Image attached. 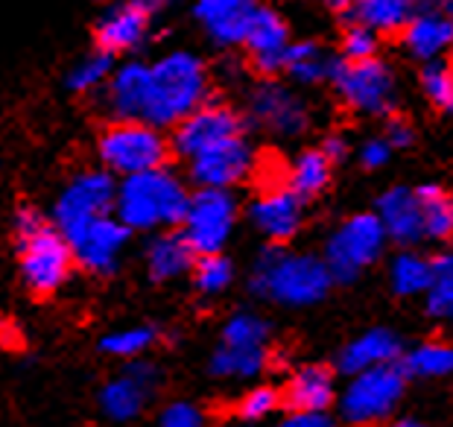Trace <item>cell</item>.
Segmentation results:
<instances>
[{"label": "cell", "instance_id": "cell-1", "mask_svg": "<svg viewBox=\"0 0 453 427\" xmlns=\"http://www.w3.org/2000/svg\"><path fill=\"white\" fill-rule=\"evenodd\" d=\"M12 231L18 244L21 281L27 290L38 299L59 293L76 267V252L71 240L53 226V220H47L33 206L15 211Z\"/></svg>", "mask_w": 453, "mask_h": 427}, {"label": "cell", "instance_id": "cell-2", "mask_svg": "<svg viewBox=\"0 0 453 427\" xmlns=\"http://www.w3.org/2000/svg\"><path fill=\"white\" fill-rule=\"evenodd\" d=\"M202 103H208V71L194 53L176 50L150 65V103L143 118L147 123L158 129L179 126Z\"/></svg>", "mask_w": 453, "mask_h": 427}, {"label": "cell", "instance_id": "cell-3", "mask_svg": "<svg viewBox=\"0 0 453 427\" xmlns=\"http://www.w3.org/2000/svg\"><path fill=\"white\" fill-rule=\"evenodd\" d=\"M190 197L176 173L167 167L129 176L118 184V202H114V217L129 231L132 229H170L185 222Z\"/></svg>", "mask_w": 453, "mask_h": 427}, {"label": "cell", "instance_id": "cell-4", "mask_svg": "<svg viewBox=\"0 0 453 427\" xmlns=\"http://www.w3.org/2000/svg\"><path fill=\"white\" fill-rule=\"evenodd\" d=\"M331 284L334 278L325 260L313 255H290V252L278 246L266 249L260 255L252 276V290L257 296L290 307L319 302Z\"/></svg>", "mask_w": 453, "mask_h": 427}, {"label": "cell", "instance_id": "cell-5", "mask_svg": "<svg viewBox=\"0 0 453 427\" xmlns=\"http://www.w3.org/2000/svg\"><path fill=\"white\" fill-rule=\"evenodd\" d=\"M170 150L173 144L164 138L158 126L147 120H111L97 138L103 170L123 179L161 170Z\"/></svg>", "mask_w": 453, "mask_h": 427}, {"label": "cell", "instance_id": "cell-6", "mask_svg": "<svg viewBox=\"0 0 453 427\" xmlns=\"http://www.w3.org/2000/svg\"><path fill=\"white\" fill-rule=\"evenodd\" d=\"M118 202V184L109 170H82L62 188L53 206V226L67 240L80 237L85 229L103 217H111Z\"/></svg>", "mask_w": 453, "mask_h": 427}, {"label": "cell", "instance_id": "cell-7", "mask_svg": "<svg viewBox=\"0 0 453 427\" xmlns=\"http://www.w3.org/2000/svg\"><path fill=\"white\" fill-rule=\"evenodd\" d=\"M403 386H407V372L401 363L365 369L351 377L349 390L340 398L342 419L357 427H372L374 422L387 419L403 398Z\"/></svg>", "mask_w": 453, "mask_h": 427}, {"label": "cell", "instance_id": "cell-8", "mask_svg": "<svg viewBox=\"0 0 453 427\" xmlns=\"http://www.w3.org/2000/svg\"><path fill=\"white\" fill-rule=\"evenodd\" d=\"M383 244H387V229H383L378 214H357L327 244L325 264L331 269V278L334 281L357 278V273L365 264L378 260Z\"/></svg>", "mask_w": 453, "mask_h": 427}, {"label": "cell", "instance_id": "cell-9", "mask_svg": "<svg viewBox=\"0 0 453 427\" xmlns=\"http://www.w3.org/2000/svg\"><path fill=\"white\" fill-rule=\"evenodd\" d=\"M234 197L228 190H205L190 197V206L181 222V235L194 246L196 255H217L234 229Z\"/></svg>", "mask_w": 453, "mask_h": 427}, {"label": "cell", "instance_id": "cell-10", "mask_svg": "<svg viewBox=\"0 0 453 427\" xmlns=\"http://www.w3.org/2000/svg\"><path fill=\"white\" fill-rule=\"evenodd\" d=\"M331 82L349 109L369 112V114L389 112L392 97H395V80L383 62H378V59L345 62L342 59L334 65Z\"/></svg>", "mask_w": 453, "mask_h": 427}, {"label": "cell", "instance_id": "cell-11", "mask_svg": "<svg viewBox=\"0 0 453 427\" xmlns=\"http://www.w3.org/2000/svg\"><path fill=\"white\" fill-rule=\"evenodd\" d=\"M240 129H243V123H240L234 109H228L226 103L208 100V103H202L194 114H188L179 126H173L170 144H173V150L190 161V159H196L199 152L217 147V144L240 138Z\"/></svg>", "mask_w": 453, "mask_h": 427}, {"label": "cell", "instance_id": "cell-12", "mask_svg": "<svg viewBox=\"0 0 453 427\" xmlns=\"http://www.w3.org/2000/svg\"><path fill=\"white\" fill-rule=\"evenodd\" d=\"M161 9V0H120L111 4L97 27H94V38H97V50L118 56L134 50L150 33V21Z\"/></svg>", "mask_w": 453, "mask_h": 427}, {"label": "cell", "instance_id": "cell-13", "mask_svg": "<svg viewBox=\"0 0 453 427\" xmlns=\"http://www.w3.org/2000/svg\"><path fill=\"white\" fill-rule=\"evenodd\" d=\"M255 170V155L243 138L217 144L190 159V179L205 190H228Z\"/></svg>", "mask_w": 453, "mask_h": 427}, {"label": "cell", "instance_id": "cell-14", "mask_svg": "<svg viewBox=\"0 0 453 427\" xmlns=\"http://www.w3.org/2000/svg\"><path fill=\"white\" fill-rule=\"evenodd\" d=\"M71 244L76 252V264L88 273L109 276L118 269L123 249L129 244V229L118 217H103L91 229H85L80 237H73Z\"/></svg>", "mask_w": 453, "mask_h": 427}, {"label": "cell", "instance_id": "cell-15", "mask_svg": "<svg viewBox=\"0 0 453 427\" xmlns=\"http://www.w3.org/2000/svg\"><path fill=\"white\" fill-rule=\"evenodd\" d=\"M246 50L252 56V67L260 76H275L287 65V50H290V30L273 9L257 6V12L249 24Z\"/></svg>", "mask_w": 453, "mask_h": 427}, {"label": "cell", "instance_id": "cell-16", "mask_svg": "<svg viewBox=\"0 0 453 427\" xmlns=\"http://www.w3.org/2000/svg\"><path fill=\"white\" fill-rule=\"evenodd\" d=\"M150 103V65L127 62L114 67L111 80L105 82V105L111 120H143Z\"/></svg>", "mask_w": 453, "mask_h": 427}, {"label": "cell", "instance_id": "cell-17", "mask_svg": "<svg viewBox=\"0 0 453 427\" xmlns=\"http://www.w3.org/2000/svg\"><path fill=\"white\" fill-rule=\"evenodd\" d=\"M252 112L257 123L278 135H298L307 126V109L293 91L278 82H260L252 91Z\"/></svg>", "mask_w": 453, "mask_h": 427}, {"label": "cell", "instance_id": "cell-18", "mask_svg": "<svg viewBox=\"0 0 453 427\" xmlns=\"http://www.w3.org/2000/svg\"><path fill=\"white\" fill-rule=\"evenodd\" d=\"M255 12V0H196L199 24L217 44H243Z\"/></svg>", "mask_w": 453, "mask_h": 427}, {"label": "cell", "instance_id": "cell-19", "mask_svg": "<svg viewBox=\"0 0 453 427\" xmlns=\"http://www.w3.org/2000/svg\"><path fill=\"white\" fill-rule=\"evenodd\" d=\"M249 214H252L255 226L275 244H284L302 229V199L290 188L260 193Z\"/></svg>", "mask_w": 453, "mask_h": 427}, {"label": "cell", "instance_id": "cell-20", "mask_svg": "<svg viewBox=\"0 0 453 427\" xmlns=\"http://www.w3.org/2000/svg\"><path fill=\"white\" fill-rule=\"evenodd\" d=\"M336 398L334 372L325 366H304L290 375L281 401L290 413H325Z\"/></svg>", "mask_w": 453, "mask_h": 427}, {"label": "cell", "instance_id": "cell-21", "mask_svg": "<svg viewBox=\"0 0 453 427\" xmlns=\"http://www.w3.org/2000/svg\"><path fill=\"white\" fill-rule=\"evenodd\" d=\"M378 217L387 229V237L398 240V244H416L424 237V217L416 190L410 188H395L383 193L378 202Z\"/></svg>", "mask_w": 453, "mask_h": 427}, {"label": "cell", "instance_id": "cell-22", "mask_svg": "<svg viewBox=\"0 0 453 427\" xmlns=\"http://www.w3.org/2000/svg\"><path fill=\"white\" fill-rule=\"evenodd\" d=\"M196 252L188 244V237L181 231H161L158 237L150 240L147 246V269L152 281H170L179 278L181 273L194 269Z\"/></svg>", "mask_w": 453, "mask_h": 427}, {"label": "cell", "instance_id": "cell-23", "mask_svg": "<svg viewBox=\"0 0 453 427\" xmlns=\"http://www.w3.org/2000/svg\"><path fill=\"white\" fill-rule=\"evenodd\" d=\"M398 357H401V339L392 331H387V328H374V331H365L360 339H354L340 354V369L349 375H360L365 369L398 363Z\"/></svg>", "mask_w": 453, "mask_h": 427}, {"label": "cell", "instance_id": "cell-24", "mask_svg": "<svg viewBox=\"0 0 453 427\" xmlns=\"http://www.w3.org/2000/svg\"><path fill=\"white\" fill-rule=\"evenodd\" d=\"M150 392L152 390H147L141 381H134L129 372H123L100 390V410L111 422H132L134 415H141Z\"/></svg>", "mask_w": 453, "mask_h": 427}, {"label": "cell", "instance_id": "cell-25", "mask_svg": "<svg viewBox=\"0 0 453 427\" xmlns=\"http://www.w3.org/2000/svg\"><path fill=\"white\" fill-rule=\"evenodd\" d=\"M403 42L410 53L433 59L453 44V21L448 15H418L403 27Z\"/></svg>", "mask_w": 453, "mask_h": 427}, {"label": "cell", "instance_id": "cell-26", "mask_svg": "<svg viewBox=\"0 0 453 427\" xmlns=\"http://www.w3.org/2000/svg\"><path fill=\"white\" fill-rule=\"evenodd\" d=\"M351 21L374 33H403L410 18V0H357Z\"/></svg>", "mask_w": 453, "mask_h": 427}, {"label": "cell", "instance_id": "cell-27", "mask_svg": "<svg viewBox=\"0 0 453 427\" xmlns=\"http://www.w3.org/2000/svg\"><path fill=\"white\" fill-rule=\"evenodd\" d=\"M327 182H331V159L322 150H307L290 167V190L302 202L322 193Z\"/></svg>", "mask_w": 453, "mask_h": 427}, {"label": "cell", "instance_id": "cell-28", "mask_svg": "<svg viewBox=\"0 0 453 427\" xmlns=\"http://www.w3.org/2000/svg\"><path fill=\"white\" fill-rule=\"evenodd\" d=\"M421 217H424V235L445 240L453 235V197L436 184H424L416 190Z\"/></svg>", "mask_w": 453, "mask_h": 427}, {"label": "cell", "instance_id": "cell-29", "mask_svg": "<svg viewBox=\"0 0 453 427\" xmlns=\"http://www.w3.org/2000/svg\"><path fill=\"white\" fill-rule=\"evenodd\" d=\"M334 59L327 56L319 44L313 42H302V44H290V50H287V65L284 71H290L298 82H322V80H331L334 74Z\"/></svg>", "mask_w": 453, "mask_h": 427}, {"label": "cell", "instance_id": "cell-30", "mask_svg": "<svg viewBox=\"0 0 453 427\" xmlns=\"http://www.w3.org/2000/svg\"><path fill=\"white\" fill-rule=\"evenodd\" d=\"M392 287L398 296H418L430 293L433 287V260L403 252L392 260Z\"/></svg>", "mask_w": 453, "mask_h": 427}, {"label": "cell", "instance_id": "cell-31", "mask_svg": "<svg viewBox=\"0 0 453 427\" xmlns=\"http://www.w3.org/2000/svg\"><path fill=\"white\" fill-rule=\"evenodd\" d=\"M403 372L416 377H445L453 372V343L445 339H430L407 354Z\"/></svg>", "mask_w": 453, "mask_h": 427}, {"label": "cell", "instance_id": "cell-32", "mask_svg": "<svg viewBox=\"0 0 453 427\" xmlns=\"http://www.w3.org/2000/svg\"><path fill=\"white\" fill-rule=\"evenodd\" d=\"M219 345L231 348H249V352H266L269 345V325L255 314H237L231 316L223 328Z\"/></svg>", "mask_w": 453, "mask_h": 427}, {"label": "cell", "instance_id": "cell-33", "mask_svg": "<svg viewBox=\"0 0 453 427\" xmlns=\"http://www.w3.org/2000/svg\"><path fill=\"white\" fill-rule=\"evenodd\" d=\"M266 363V352H249V348L217 345L211 357V372L217 377H252Z\"/></svg>", "mask_w": 453, "mask_h": 427}, {"label": "cell", "instance_id": "cell-34", "mask_svg": "<svg viewBox=\"0 0 453 427\" xmlns=\"http://www.w3.org/2000/svg\"><path fill=\"white\" fill-rule=\"evenodd\" d=\"M111 74H114V56L97 50L71 67V74H67V89L76 94L94 91V89H100V85L105 89V82L111 80Z\"/></svg>", "mask_w": 453, "mask_h": 427}, {"label": "cell", "instance_id": "cell-35", "mask_svg": "<svg viewBox=\"0 0 453 427\" xmlns=\"http://www.w3.org/2000/svg\"><path fill=\"white\" fill-rule=\"evenodd\" d=\"M158 334L156 328L150 325H132V328H120L114 334H105L100 339V348L111 357H123V361H138V357L147 352V348L156 343Z\"/></svg>", "mask_w": 453, "mask_h": 427}, {"label": "cell", "instance_id": "cell-36", "mask_svg": "<svg viewBox=\"0 0 453 427\" xmlns=\"http://www.w3.org/2000/svg\"><path fill=\"white\" fill-rule=\"evenodd\" d=\"M190 273H194V284L202 296H219L234 278V267L217 252V255H199Z\"/></svg>", "mask_w": 453, "mask_h": 427}, {"label": "cell", "instance_id": "cell-37", "mask_svg": "<svg viewBox=\"0 0 453 427\" xmlns=\"http://www.w3.org/2000/svg\"><path fill=\"white\" fill-rule=\"evenodd\" d=\"M427 310L433 316L453 319V255L433 260V287L427 293Z\"/></svg>", "mask_w": 453, "mask_h": 427}, {"label": "cell", "instance_id": "cell-38", "mask_svg": "<svg viewBox=\"0 0 453 427\" xmlns=\"http://www.w3.org/2000/svg\"><path fill=\"white\" fill-rule=\"evenodd\" d=\"M424 94L430 97V103L441 112H453V62H433L424 67Z\"/></svg>", "mask_w": 453, "mask_h": 427}, {"label": "cell", "instance_id": "cell-39", "mask_svg": "<svg viewBox=\"0 0 453 427\" xmlns=\"http://www.w3.org/2000/svg\"><path fill=\"white\" fill-rule=\"evenodd\" d=\"M342 53L345 62H372L374 53H378V35L369 27L351 21L342 35Z\"/></svg>", "mask_w": 453, "mask_h": 427}, {"label": "cell", "instance_id": "cell-40", "mask_svg": "<svg viewBox=\"0 0 453 427\" xmlns=\"http://www.w3.org/2000/svg\"><path fill=\"white\" fill-rule=\"evenodd\" d=\"M281 404V392L273 390V386H255L249 390L237 404V415L243 422H257V419H266L269 413L278 410Z\"/></svg>", "mask_w": 453, "mask_h": 427}, {"label": "cell", "instance_id": "cell-41", "mask_svg": "<svg viewBox=\"0 0 453 427\" xmlns=\"http://www.w3.org/2000/svg\"><path fill=\"white\" fill-rule=\"evenodd\" d=\"M158 427H202V413L188 401H173L161 413Z\"/></svg>", "mask_w": 453, "mask_h": 427}, {"label": "cell", "instance_id": "cell-42", "mask_svg": "<svg viewBox=\"0 0 453 427\" xmlns=\"http://www.w3.org/2000/svg\"><path fill=\"white\" fill-rule=\"evenodd\" d=\"M389 155H392V147H389L387 138H383V141H369L363 147V164L374 170V167H380V164H387Z\"/></svg>", "mask_w": 453, "mask_h": 427}, {"label": "cell", "instance_id": "cell-43", "mask_svg": "<svg viewBox=\"0 0 453 427\" xmlns=\"http://www.w3.org/2000/svg\"><path fill=\"white\" fill-rule=\"evenodd\" d=\"M278 427H334L327 413H290Z\"/></svg>", "mask_w": 453, "mask_h": 427}, {"label": "cell", "instance_id": "cell-44", "mask_svg": "<svg viewBox=\"0 0 453 427\" xmlns=\"http://www.w3.org/2000/svg\"><path fill=\"white\" fill-rule=\"evenodd\" d=\"M387 141H389V147H410L412 144V129H410V123L407 120H401V118H392L387 123Z\"/></svg>", "mask_w": 453, "mask_h": 427}, {"label": "cell", "instance_id": "cell-45", "mask_svg": "<svg viewBox=\"0 0 453 427\" xmlns=\"http://www.w3.org/2000/svg\"><path fill=\"white\" fill-rule=\"evenodd\" d=\"M24 339H21V331H18L15 322H9V319H0V348H21Z\"/></svg>", "mask_w": 453, "mask_h": 427}, {"label": "cell", "instance_id": "cell-46", "mask_svg": "<svg viewBox=\"0 0 453 427\" xmlns=\"http://www.w3.org/2000/svg\"><path fill=\"white\" fill-rule=\"evenodd\" d=\"M322 152H325L331 161H336V159H342V155L349 152V144H345V141L340 138V135H331V138H327V141L322 144Z\"/></svg>", "mask_w": 453, "mask_h": 427}, {"label": "cell", "instance_id": "cell-47", "mask_svg": "<svg viewBox=\"0 0 453 427\" xmlns=\"http://www.w3.org/2000/svg\"><path fill=\"white\" fill-rule=\"evenodd\" d=\"M327 6L334 9V12H349V9H354L357 0H325Z\"/></svg>", "mask_w": 453, "mask_h": 427}, {"label": "cell", "instance_id": "cell-48", "mask_svg": "<svg viewBox=\"0 0 453 427\" xmlns=\"http://www.w3.org/2000/svg\"><path fill=\"white\" fill-rule=\"evenodd\" d=\"M392 427H427V424L418 422V419H401V422H395Z\"/></svg>", "mask_w": 453, "mask_h": 427}, {"label": "cell", "instance_id": "cell-49", "mask_svg": "<svg viewBox=\"0 0 453 427\" xmlns=\"http://www.w3.org/2000/svg\"><path fill=\"white\" fill-rule=\"evenodd\" d=\"M237 427H249V424H237Z\"/></svg>", "mask_w": 453, "mask_h": 427}]
</instances>
